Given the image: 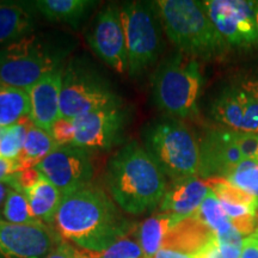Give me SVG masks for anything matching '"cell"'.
<instances>
[{"label": "cell", "instance_id": "cell-1", "mask_svg": "<svg viewBox=\"0 0 258 258\" xmlns=\"http://www.w3.org/2000/svg\"><path fill=\"white\" fill-rule=\"evenodd\" d=\"M54 224L61 237L91 253L106 250L132 228L105 191L91 185L64 196Z\"/></svg>", "mask_w": 258, "mask_h": 258}, {"label": "cell", "instance_id": "cell-2", "mask_svg": "<svg viewBox=\"0 0 258 258\" xmlns=\"http://www.w3.org/2000/svg\"><path fill=\"white\" fill-rule=\"evenodd\" d=\"M105 179L114 202L132 215L160 206L167 188L164 172L138 141L125 144L110 158Z\"/></svg>", "mask_w": 258, "mask_h": 258}, {"label": "cell", "instance_id": "cell-3", "mask_svg": "<svg viewBox=\"0 0 258 258\" xmlns=\"http://www.w3.org/2000/svg\"><path fill=\"white\" fill-rule=\"evenodd\" d=\"M169 40L183 55L212 60L221 56L228 46L209 19L202 2H152Z\"/></svg>", "mask_w": 258, "mask_h": 258}, {"label": "cell", "instance_id": "cell-4", "mask_svg": "<svg viewBox=\"0 0 258 258\" xmlns=\"http://www.w3.org/2000/svg\"><path fill=\"white\" fill-rule=\"evenodd\" d=\"M144 147L172 180L199 175L200 143L182 121L166 117L148 124Z\"/></svg>", "mask_w": 258, "mask_h": 258}, {"label": "cell", "instance_id": "cell-5", "mask_svg": "<svg viewBox=\"0 0 258 258\" xmlns=\"http://www.w3.org/2000/svg\"><path fill=\"white\" fill-rule=\"evenodd\" d=\"M202 84L203 78L198 60L178 51L161 61L154 72V103L171 117H191L198 114Z\"/></svg>", "mask_w": 258, "mask_h": 258}, {"label": "cell", "instance_id": "cell-6", "mask_svg": "<svg viewBox=\"0 0 258 258\" xmlns=\"http://www.w3.org/2000/svg\"><path fill=\"white\" fill-rule=\"evenodd\" d=\"M127 47L129 77H140L163 49L161 22L153 3L132 2L120 6Z\"/></svg>", "mask_w": 258, "mask_h": 258}, {"label": "cell", "instance_id": "cell-7", "mask_svg": "<svg viewBox=\"0 0 258 258\" xmlns=\"http://www.w3.org/2000/svg\"><path fill=\"white\" fill-rule=\"evenodd\" d=\"M61 56L35 35L0 49V84L30 90L48 74L60 70Z\"/></svg>", "mask_w": 258, "mask_h": 258}, {"label": "cell", "instance_id": "cell-8", "mask_svg": "<svg viewBox=\"0 0 258 258\" xmlns=\"http://www.w3.org/2000/svg\"><path fill=\"white\" fill-rule=\"evenodd\" d=\"M121 105L117 95L97 72L82 61H72L62 74L60 116L74 120L89 112Z\"/></svg>", "mask_w": 258, "mask_h": 258}, {"label": "cell", "instance_id": "cell-9", "mask_svg": "<svg viewBox=\"0 0 258 258\" xmlns=\"http://www.w3.org/2000/svg\"><path fill=\"white\" fill-rule=\"evenodd\" d=\"M202 4L213 25L228 47H258L256 2L207 0Z\"/></svg>", "mask_w": 258, "mask_h": 258}, {"label": "cell", "instance_id": "cell-10", "mask_svg": "<svg viewBox=\"0 0 258 258\" xmlns=\"http://www.w3.org/2000/svg\"><path fill=\"white\" fill-rule=\"evenodd\" d=\"M36 169L64 196L90 186L95 169L88 150L64 145L57 146Z\"/></svg>", "mask_w": 258, "mask_h": 258}, {"label": "cell", "instance_id": "cell-11", "mask_svg": "<svg viewBox=\"0 0 258 258\" xmlns=\"http://www.w3.org/2000/svg\"><path fill=\"white\" fill-rule=\"evenodd\" d=\"M61 241L50 225H17L0 219V258H44Z\"/></svg>", "mask_w": 258, "mask_h": 258}, {"label": "cell", "instance_id": "cell-12", "mask_svg": "<svg viewBox=\"0 0 258 258\" xmlns=\"http://www.w3.org/2000/svg\"><path fill=\"white\" fill-rule=\"evenodd\" d=\"M127 110L121 105L89 112L74 118V141L72 146L84 150H108L120 141L125 123Z\"/></svg>", "mask_w": 258, "mask_h": 258}, {"label": "cell", "instance_id": "cell-13", "mask_svg": "<svg viewBox=\"0 0 258 258\" xmlns=\"http://www.w3.org/2000/svg\"><path fill=\"white\" fill-rule=\"evenodd\" d=\"M86 38L91 49L103 62L117 73L127 72V47L120 6L109 5L99 12Z\"/></svg>", "mask_w": 258, "mask_h": 258}, {"label": "cell", "instance_id": "cell-14", "mask_svg": "<svg viewBox=\"0 0 258 258\" xmlns=\"http://www.w3.org/2000/svg\"><path fill=\"white\" fill-rule=\"evenodd\" d=\"M211 114L226 129L258 134V98L244 83L222 89L212 103Z\"/></svg>", "mask_w": 258, "mask_h": 258}, {"label": "cell", "instance_id": "cell-15", "mask_svg": "<svg viewBox=\"0 0 258 258\" xmlns=\"http://www.w3.org/2000/svg\"><path fill=\"white\" fill-rule=\"evenodd\" d=\"M241 160L243 156L235 143L234 132L230 129H209L200 141L199 176L205 179H227Z\"/></svg>", "mask_w": 258, "mask_h": 258}, {"label": "cell", "instance_id": "cell-16", "mask_svg": "<svg viewBox=\"0 0 258 258\" xmlns=\"http://www.w3.org/2000/svg\"><path fill=\"white\" fill-rule=\"evenodd\" d=\"M61 70L48 74L29 90L30 120L38 128L51 135V128L60 116V95L62 86Z\"/></svg>", "mask_w": 258, "mask_h": 258}, {"label": "cell", "instance_id": "cell-17", "mask_svg": "<svg viewBox=\"0 0 258 258\" xmlns=\"http://www.w3.org/2000/svg\"><path fill=\"white\" fill-rule=\"evenodd\" d=\"M209 191L205 179L198 176L173 180L161 200L160 211L180 222L196 214Z\"/></svg>", "mask_w": 258, "mask_h": 258}, {"label": "cell", "instance_id": "cell-18", "mask_svg": "<svg viewBox=\"0 0 258 258\" xmlns=\"http://www.w3.org/2000/svg\"><path fill=\"white\" fill-rule=\"evenodd\" d=\"M215 238V233L195 215L184 219L171 228L161 249L179 251L189 254L200 250Z\"/></svg>", "mask_w": 258, "mask_h": 258}, {"label": "cell", "instance_id": "cell-19", "mask_svg": "<svg viewBox=\"0 0 258 258\" xmlns=\"http://www.w3.org/2000/svg\"><path fill=\"white\" fill-rule=\"evenodd\" d=\"M23 194L35 218L43 224H54L63 201V195L53 183L42 175L36 182L25 188Z\"/></svg>", "mask_w": 258, "mask_h": 258}, {"label": "cell", "instance_id": "cell-20", "mask_svg": "<svg viewBox=\"0 0 258 258\" xmlns=\"http://www.w3.org/2000/svg\"><path fill=\"white\" fill-rule=\"evenodd\" d=\"M34 27V16L27 5L0 2V46H9L29 36Z\"/></svg>", "mask_w": 258, "mask_h": 258}, {"label": "cell", "instance_id": "cell-21", "mask_svg": "<svg viewBox=\"0 0 258 258\" xmlns=\"http://www.w3.org/2000/svg\"><path fill=\"white\" fill-rule=\"evenodd\" d=\"M95 5L91 0H37L32 6L51 22L77 25Z\"/></svg>", "mask_w": 258, "mask_h": 258}, {"label": "cell", "instance_id": "cell-22", "mask_svg": "<svg viewBox=\"0 0 258 258\" xmlns=\"http://www.w3.org/2000/svg\"><path fill=\"white\" fill-rule=\"evenodd\" d=\"M57 147L50 134L32 123L30 117L27 121V135H25L23 151L18 158L21 171L36 167L38 163L46 158Z\"/></svg>", "mask_w": 258, "mask_h": 258}, {"label": "cell", "instance_id": "cell-23", "mask_svg": "<svg viewBox=\"0 0 258 258\" xmlns=\"http://www.w3.org/2000/svg\"><path fill=\"white\" fill-rule=\"evenodd\" d=\"M28 90L0 84V127H11L30 117Z\"/></svg>", "mask_w": 258, "mask_h": 258}, {"label": "cell", "instance_id": "cell-24", "mask_svg": "<svg viewBox=\"0 0 258 258\" xmlns=\"http://www.w3.org/2000/svg\"><path fill=\"white\" fill-rule=\"evenodd\" d=\"M178 224L175 218L167 213L154 215L141 222L138 232V241L145 257L153 258L163 247L165 237L173 226Z\"/></svg>", "mask_w": 258, "mask_h": 258}, {"label": "cell", "instance_id": "cell-25", "mask_svg": "<svg viewBox=\"0 0 258 258\" xmlns=\"http://www.w3.org/2000/svg\"><path fill=\"white\" fill-rule=\"evenodd\" d=\"M3 218L5 221L17 225L43 224L32 215L30 206L24 194L11 188L3 206Z\"/></svg>", "mask_w": 258, "mask_h": 258}, {"label": "cell", "instance_id": "cell-26", "mask_svg": "<svg viewBox=\"0 0 258 258\" xmlns=\"http://www.w3.org/2000/svg\"><path fill=\"white\" fill-rule=\"evenodd\" d=\"M195 217L199 218L203 224L207 225L215 235L224 233L233 226L230 218L222 209L219 199L212 191H209L208 196L202 202Z\"/></svg>", "mask_w": 258, "mask_h": 258}, {"label": "cell", "instance_id": "cell-27", "mask_svg": "<svg viewBox=\"0 0 258 258\" xmlns=\"http://www.w3.org/2000/svg\"><path fill=\"white\" fill-rule=\"evenodd\" d=\"M205 182L211 189V191L219 199V201L231 203V205H243L257 208L256 196L233 185L230 180L221 178V177H215V178L205 179Z\"/></svg>", "mask_w": 258, "mask_h": 258}, {"label": "cell", "instance_id": "cell-28", "mask_svg": "<svg viewBox=\"0 0 258 258\" xmlns=\"http://www.w3.org/2000/svg\"><path fill=\"white\" fill-rule=\"evenodd\" d=\"M27 120L21 123L6 127L5 133L0 140V158L17 160L23 151L25 135H27Z\"/></svg>", "mask_w": 258, "mask_h": 258}, {"label": "cell", "instance_id": "cell-29", "mask_svg": "<svg viewBox=\"0 0 258 258\" xmlns=\"http://www.w3.org/2000/svg\"><path fill=\"white\" fill-rule=\"evenodd\" d=\"M91 256L92 258H144L145 254L139 241L124 237L106 250L98 253H91Z\"/></svg>", "mask_w": 258, "mask_h": 258}, {"label": "cell", "instance_id": "cell-30", "mask_svg": "<svg viewBox=\"0 0 258 258\" xmlns=\"http://www.w3.org/2000/svg\"><path fill=\"white\" fill-rule=\"evenodd\" d=\"M227 180L258 199V165L246 170H235Z\"/></svg>", "mask_w": 258, "mask_h": 258}, {"label": "cell", "instance_id": "cell-31", "mask_svg": "<svg viewBox=\"0 0 258 258\" xmlns=\"http://www.w3.org/2000/svg\"><path fill=\"white\" fill-rule=\"evenodd\" d=\"M51 138L57 144V146L72 145L74 141V123L73 120L60 117L53 128H51Z\"/></svg>", "mask_w": 258, "mask_h": 258}, {"label": "cell", "instance_id": "cell-32", "mask_svg": "<svg viewBox=\"0 0 258 258\" xmlns=\"http://www.w3.org/2000/svg\"><path fill=\"white\" fill-rule=\"evenodd\" d=\"M234 137L243 159H257L258 134L234 132Z\"/></svg>", "mask_w": 258, "mask_h": 258}, {"label": "cell", "instance_id": "cell-33", "mask_svg": "<svg viewBox=\"0 0 258 258\" xmlns=\"http://www.w3.org/2000/svg\"><path fill=\"white\" fill-rule=\"evenodd\" d=\"M44 258H92V256L88 251H84L62 240Z\"/></svg>", "mask_w": 258, "mask_h": 258}, {"label": "cell", "instance_id": "cell-34", "mask_svg": "<svg viewBox=\"0 0 258 258\" xmlns=\"http://www.w3.org/2000/svg\"><path fill=\"white\" fill-rule=\"evenodd\" d=\"M215 239L220 244L230 245V246H234L237 249H241L243 247V235L238 232L234 226H232L230 230L224 232V233L215 235Z\"/></svg>", "mask_w": 258, "mask_h": 258}, {"label": "cell", "instance_id": "cell-35", "mask_svg": "<svg viewBox=\"0 0 258 258\" xmlns=\"http://www.w3.org/2000/svg\"><path fill=\"white\" fill-rule=\"evenodd\" d=\"M21 171L18 160H10L0 158V182H6L10 176Z\"/></svg>", "mask_w": 258, "mask_h": 258}, {"label": "cell", "instance_id": "cell-36", "mask_svg": "<svg viewBox=\"0 0 258 258\" xmlns=\"http://www.w3.org/2000/svg\"><path fill=\"white\" fill-rule=\"evenodd\" d=\"M240 258H258V237L250 235L243 240Z\"/></svg>", "mask_w": 258, "mask_h": 258}, {"label": "cell", "instance_id": "cell-37", "mask_svg": "<svg viewBox=\"0 0 258 258\" xmlns=\"http://www.w3.org/2000/svg\"><path fill=\"white\" fill-rule=\"evenodd\" d=\"M153 258H195V257H194V254L179 252V251L160 249Z\"/></svg>", "mask_w": 258, "mask_h": 258}, {"label": "cell", "instance_id": "cell-38", "mask_svg": "<svg viewBox=\"0 0 258 258\" xmlns=\"http://www.w3.org/2000/svg\"><path fill=\"white\" fill-rule=\"evenodd\" d=\"M10 190V185L6 182H0V207L5 202L6 196H8Z\"/></svg>", "mask_w": 258, "mask_h": 258}, {"label": "cell", "instance_id": "cell-39", "mask_svg": "<svg viewBox=\"0 0 258 258\" xmlns=\"http://www.w3.org/2000/svg\"><path fill=\"white\" fill-rule=\"evenodd\" d=\"M247 89L250 90L251 92L253 93L254 96L258 98V80H246V82H243Z\"/></svg>", "mask_w": 258, "mask_h": 258}, {"label": "cell", "instance_id": "cell-40", "mask_svg": "<svg viewBox=\"0 0 258 258\" xmlns=\"http://www.w3.org/2000/svg\"><path fill=\"white\" fill-rule=\"evenodd\" d=\"M5 129H6V127H0V140H2L3 135H4V133H5Z\"/></svg>", "mask_w": 258, "mask_h": 258}, {"label": "cell", "instance_id": "cell-41", "mask_svg": "<svg viewBox=\"0 0 258 258\" xmlns=\"http://www.w3.org/2000/svg\"><path fill=\"white\" fill-rule=\"evenodd\" d=\"M256 18H257V24H258V2H256Z\"/></svg>", "mask_w": 258, "mask_h": 258}, {"label": "cell", "instance_id": "cell-42", "mask_svg": "<svg viewBox=\"0 0 258 258\" xmlns=\"http://www.w3.org/2000/svg\"><path fill=\"white\" fill-rule=\"evenodd\" d=\"M253 235H257V237H258V231H257V232H256V233H254Z\"/></svg>", "mask_w": 258, "mask_h": 258}, {"label": "cell", "instance_id": "cell-43", "mask_svg": "<svg viewBox=\"0 0 258 258\" xmlns=\"http://www.w3.org/2000/svg\"><path fill=\"white\" fill-rule=\"evenodd\" d=\"M257 212H258V199H257Z\"/></svg>", "mask_w": 258, "mask_h": 258}, {"label": "cell", "instance_id": "cell-44", "mask_svg": "<svg viewBox=\"0 0 258 258\" xmlns=\"http://www.w3.org/2000/svg\"><path fill=\"white\" fill-rule=\"evenodd\" d=\"M145 258H147V257H145Z\"/></svg>", "mask_w": 258, "mask_h": 258}, {"label": "cell", "instance_id": "cell-45", "mask_svg": "<svg viewBox=\"0 0 258 258\" xmlns=\"http://www.w3.org/2000/svg\"><path fill=\"white\" fill-rule=\"evenodd\" d=\"M144 258H145V257H144Z\"/></svg>", "mask_w": 258, "mask_h": 258}]
</instances>
